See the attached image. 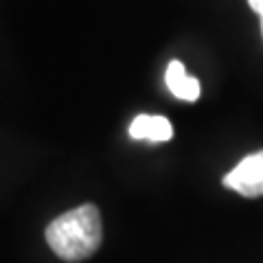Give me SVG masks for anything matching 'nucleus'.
Masks as SVG:
<instances>
[{
  "instance_id": "5",
  "label": "nucleus",
  "mask_w": 263,
  "mask_h": 263,
  "mask_svg": "<svg viewBox=\"0 0 263 263\" xmlns=\"http://www.w3.org/2000/svg\"><path fill=\"white\" fill-rule=\"evenodd\" d=\"M248 5H250L252 11H257L259 15H263V0H248Z\"/></svg>"
},
{
  "instance_id": "6",
  "label": "nucleus",
  "mask_w": 263,
  "mask_h": 263,
  "mask_svg": "<svg viewBox=\"0 0 263 263\" xmlns=\"http://www.w3.org/2000/svg\"><path fill=\"white\" fill-rule=\"evenodd\" d=\"M261 31H263V15H261Z\"/></svg>"
},
{
  "instance_id": "4",
  "label": "nucleus",
  "mask_w": 263,
  "mask_h": 263,
  "mask_svg": "<svg viewBox=\"0 0 263 263\" xmlns=\"http://www.w3.org/2000/svg\"><path fill=\"white\" fill-rule=\"evenodd\" d=\"M164 81H167L171 95L180 99V101H197L200 99V92H202L200 81L189 75L182 62L178 60L169 62L167 72H164Z\"/></svg>"
},
{
  "instance_id": "1",
  "label": "nucleus",
  "mask_w": 263,
  "mask_h": 263,
  "mask_svg": "<svg viewBox=\"0 0 263 263\" xmlns=\"http://www.w3.org/2000/svg\"><path fill=\"white\" fill-rule=\"evenodd\" d=\"M103 239L101 215L95 204H81L55 217L46 228L51 250L64 261H84L99 250Z\"/></svg>"
},
{
  "instance_id": "2",
  "label": "nucleus",
  "mask_w": 263,
  "mask_h": 263,
  "mask_svg": "<svg viewBox=\"0 0 263 263\" xmlns=\"http://www.w3.org/2000/svg\"><path fill=\"white\" fill-rule=\"evenodd\" d=\"M224 186L243 197L263 195V152L248 154L246 158L224 176Z\"/></svg>"
},
{
  "instance_id": "3",
  "label": "nucleus",
  "mask_w": 263,
  "mask_h": 263,
  "mask_svg": "<svg viewBox=\"0 0 263 263\" xmlns=\"http://www.w3.org/2000/svg\"><path fill=\"white\" fill-rule=\"evenodd\" d=\"M129 136L134 141H154V143H162V141H171L174 136V127L171 121L164 117H154V114H138L129 125Z\"/></svg>"
}]
</instances>
